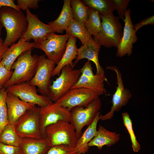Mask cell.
I'll list each match as a JSON object with an SVG mask.
<instances>
[{
    "instance_id": "cell-17",
    "label": "cell",
    "mask_w": 154,
    "mask_h": 154,
    "mask_svg": "<svg viewBox=\"0 0 154 154\" xmlns=\"http://www.w3.org/2000/svg\"><path fill=\"white\" fill-rule=\"evenodd\" d=\"M6 102L9 123L13 124L27 111L36 106L24 102L17 96L8 92L6 97Z\"/></svg>"
},
{
    "instance_id": "cell-33",
    "label": "cell",
    "mask_w": 154,
    "mask_h": 154,
    "mask_svg": "<svg viewBox=\"0 0 154 154\" xmlns=\"http://www.w3.org/2000/svg\"><path fill=\"white\" fill-rule=\"evenodd\" d=\"M115 10H116L118 18L123 20L125 18V11L127 9L130 0H113Z\"/></svg>"
},
{
    "instance_id": "cell-32",
    "label": "cell",
    "mask_w": 154,
    "mask_h": 154,
    "mask_svg": "<svg viewBox=\"0 0 154 154\" xmlns=\"http://www.w3.org/2000/svg\"><path fill=\"white\" fill-rule=\"evenodd\" d=\"M46 154H80L74 148L65 145L51 147Z\"/></svg>"
},
{
    "instance_id": "cell-34",
    "label": "cell",
    "mask_w": 154,
    "mask_h": 154,
    "mask_svg": "<svg viewBox=\"0 0 154 154\" xmlns=\"http://www.w3.org/2000/svg\"><path fill=\"white\" fill-rule=\"evenodd\" d=\"M13 71L7 69L0 62V87H3L12 74Z\"/></svg>"
},
{
    "instance_id": "cell-39",
    "label": "cell",
    "mask_w": 154,
    "mask_h": 154,
    "mask_svg": "<svg viewBox=\"0 0 154 154\" xmlns=\"http://www.w3.org/2000/svg\"><path fill=\"white\" fill-rule=\"evenodd\" d=\"M3 7H6L13 8L20 11L17 5L14 3L13 0H0V9Z\"/></svg>"
},
{
    "instance_id": "cell-3",
    "label": "cell",
    "mask_w": 154,
    "mask_h": 154,
    "mask_svg": "<svg viewBox=\"0 0 154 154\" xmlns=\"http://www.w3.org/2000/svg\"><path fill=\"white\" fill-rule=\"evenodd\" d=\"M102 20L100 32L93 39L101 46L117 48L123 36V27L118 17L113 13L100 15Z\"/></svg>"
},
{
    "instance_id": "cell-11",
    "label": "cell",
    "mask_w": 154,
    "mask_h": 154,
    "mask_svg": "<svg viewBox=\"0 0 154 154\" xmlns=\"http://www.w3.org/2000/svg\"><path fill=\"white\" fill-rule=\"evenodd\" d=\"M6 88L8 92L17 96L22 101L39 107L45 106L53 102L48 96L38 94L36 87L29 82L13 85Z\"/></svg>"
},
{
    "instance_id": "cell-37",
    "label": "cell",
    "mask_w": 154,
    "mask_h": 154,
    "mask_svg": "<svg viewBox=\"0 0 154 154\" xmlns=\"http://www.w3.org/2000/svg\"><path fill=\"white\" fill-rule=\"evenodd\" d=\"M80 69L81 75L90 77H92L95 75L93 72L92 64L89 60L85 62Z\"/></svg>"
},
{
    "instance_id": "cell-23",
    "label": "cell",
    "mask_w": 154,
    "mask_h": 154,
    "mask_svg": "<svg viewBox=\"0 0 154 154\" xmlns=\"http://www.w3.org/2000/svg\"><path fill=\"white\" fill-rule=\"evenodd\" d=\"M73 16L70 5V0H64L61 13L55 20L48 23L53 32L62 33L67 29Z\"/></svg>"
},
{
    "instance_id": "cell-5",
    "label": "cell",
    "mask_w": 154,
    "mask_h": 154,
    "mask_svg": "<svg viewBox=\"0 0 154 154\" xmlns=\"http://www.w3.org/2000/svg\"><path fill=\"white\" fill-rule=\"evenodd\" d=\"M102 106L99 97L91 102L86 107L77 106L70 111V123L74 127L77 139L82 134V130L86 126H88L93 121Z\"/></svg>"
},
{
    "instance_id": "cell-36",
    "label": "cell",
    "mask_w": 154,
    "mask_h": 154,
    "mask_svg": "<svg viewBox=\"0 0 154 154\" xmlns=\"http://www.w3.org/2000/svg\"><path fill=\"white\" fill-rule=\"evenodd\" d=\"M0 154H20V153L19 147L0 142Z\"/></svg>"
},
{
    "instance_id": "cell-15",
    "label": "cell",
    "mask_w": 154,
    "mask_h": 154,
    "mask_svg": "<svg viewBox=\"0 0 154 154\" xmlns=\"http://www.w3.org/2000/svg\"><path fill=\"white\" fill-rule=\"evenodd\" d=\"M131 10L128 9L125 11L124 22L123 36L117 47L116 55L122 57L132 54L133 44L136 42L137 37L133 27L131 17Z\"/></svg>"
},
{
    "instance_id": "cell-8",
    "label": "cell",
    "mask_w": 154,
    "mask_h": 154,
    "mask_svg": "<svg viewBox=\"0 0 154 154\" xmlns=\"http://www.w3.org/2000/svg\"><path fill=\"white\" fill-rule=\"evenodd\" d=\"M55 64L45 55L39 56L35 74L29 83L37 87V91L42 95L48 96Z\"/></svg>"
},
{
    "instance_id": "cell-6",
    "label": "cell",
    "mask_w": 154,
    "mask_h": 154,
    "mask_svg": "<svg viewBox=\"0 0 154 154\" xmlns=\"http://www.w3.org/2000/svg\"><path fill=\"white\" fill-rule=\"evenodd\" d=\"M80 75V69H73L70 65L64 66L50 85L48 96L53 102L56 101L71 89Z\"/></svg>"
},
{
    "instance_id": "cell-26",
    "label": "cell",
    "mask_w": 154,
    "mask_h": 154,
    "mask_svg": "<svg viewBox=\"0 0 154 154\" xmlns=\"http://www.w3.org/2000/svg\"><path fill=\"white\" fill-rule=\"evenodd\" d=\"M88 7L98 12L100 15L113 13L115 8L113 0H83Z\"/></svg>"
},
{
    "instance_id": "cell-9",
    "label": "cell",
    "mask_w": 154,
    "mask_h": 154,
    "mask_svg": "<svg viewBox=\"0 0 154 154\" xmlns=\"http://www.w3.org/2000/svg\"><path fill=\"white\" fill-rule=\"evenodd\" d=\"M69 36L66 34L59 35L54 33L49 35L43 41L35 44V48L42 50L47 58L57 64L65 51Z\"/></svg>"
},
{
    "instance_id": "cell-18",
    "label": "cell",
    "mask_w": 154,
    "mask_h": 154,
    "mask_svg": "<svg viewBox=\"0 0 154 154\" xmlns=\"http://www.w3.org/2000/svg\"><path fill=\"white\" fill-rule=\"evenodd\" d=\"M35 42H27L21 38L9 47L4 54L1 62L7 69L11 70L12 66L17 58L25 51L35 48Z\"/></svg>"
},
{
    "instance_id": "cell-16",
    "label": "cell",
    "mask_w": 154,
    "mask_h": 154,
    "mask_svg": "<svg viewBox=\"0 0 154 154\" xmlns=\"http://www.w3.org/2000/svg\"><path fill=\"white\" fill-rule=\"evenodd\" d=\"M101 46L95 41L92 38L78 48L77 57L73 63V68L80 60L86 58L95 64L96 74L105 73L103 68L100 64L98 55Z\"/></svg>"
},
{
    "instance_id": "cell-21",
    "label": "cell",
    "mask_w": 154,
    "mask_h": 154,
    "mask_svg": "<svg viewBox=\"0 0 154 154\" xmlns=\"http://www.w3.org/2000/svg\"><path fill=\"white\" fill-rule=\"evenodd\" d=\"M119 139V133L110 131L100 125L96 135L88 143V146H96L101 150L104 146L110 147L118 141Z\"/></svg>"
},
{
    "instance_id": "cell-12",
    "label": "cell",
    "mask_w": 154,
    "mask_h": 154,
    "mask_svg": "<svg viewBox=\"0 0 154 154\" xmlns=\"http://www.w3.org/2000/svg\"><path fill=\"white\" fill-rule=\"evenodd\" d=\"M107 69L114 71L116 73L117 86L112 99V105L110 111L105 114H100V119L104 121L111 119L115 112H119L128 102L131 97L130 90L124 88L121 72L116 66H109Z\"/></svg>"
},
{
    "instance_id": "cell-28",
    "label": "cell",
    "mask_w": 154,
    "mask_h": 154,
    "mask_svg": "<svg viewBox=\"0 0 154 154\" xmlns=\"http://www.w3.org/2000/svg\"><path fill=\"white\" fill-rule=\"evenodd\" d=\"M100 15L97 11L90 8L88 18L85 23V26L91 35L95 36L102 30Z\"/></svg>"
},
{
    "instance_id": "cell-13",
    "label": "cell",
    "mask_w": 154,
    "mask_h": 154,
    "mask_svg": "<svg viewBox=\"0 0 154 154\" xmlns=\"http://www.w3.org/2000/svg\"><path fill=\"white\" fill-rule=\"evenodd\" d=\"M99 96L96 92L86 88H74L56 102L70 111L76 107H86Z\"/></svg>"
},
{
    "instance_id": "cell-29",
    "label": "cell",
    "mask_w": 154,
    "mask_h": 154,
    "mask_svg": "<svg viewBox=\"0 0 154 154\" xmlns=\"http://www.w3.org/2000/svg\"><path fill=\"white\" fill-rule=\"evenodd\" d=\"M70 5L73 19L84 24L88 18L90 8L80 0H70Z\"/></svg>"
},
{
    "instance_id": "cell-25",
    "label": "cell",
    "mask_w": 154,
    "mask_h": 154,
    "mask_svg": "<svg viewBox=\"0 0 154 154\" xmlns=\"http://www.w3.org/2000/svg\"><path fill=\"white\" fill-rule=\"evenodd\" d=\"M65 31L66 34L69 36L78 38L80 40L82 45L84 44L92 38L85 25L80 23L74 19Z\"/></svg>"
},
{
    "instance_id": "cell-19",
    "label": "cell",
    "mask_w": 154,
    "mask_h": 154,
    "mask_svg": "<svg viewBox=\"0 0 154 154\" xmlns=\"http://www.w3.org/2000/svg\"><path fill=\"white\" fill-rule=\"evenodd\" d=\"M104 74H96L94 76L91 77L81 74L78 81L72 88H83L95 92L100 96L104 94L107 91L104 82H107Z\"/></svg>"
},
{
    "instance_id": "cell-2",
    "label": "cell",
    "mask_w": 154,
    "mask_h": 154,
    "mask_svg": "<svg viewBox=\"0 0 154 154\" xmlns=\"http://www.w3.org/2000/svg\"><path fill=\"white\" fill-rule=\"evenodd\" d=\"M32 49L22 53L13 64L12 76L4 86L7 87L15 84L29 82L33 77L36 71L39 56L32 54Z\"/></svg>"
},
{
    "instance_id": "cell-38",
    "label": "cell",
    "mask_w": 154,
    "mask_h": 154,
    "mask_svg": "<svg viewBox=\"0 0 154 154\" xmlns=\"http://www.w3.org/2000/svg\"><path fill=\"white\" fill-rule=\"evenodd\" d=\"M154 24V16L152 15L147 17L134 25L133 27L135 31L136 32L140 28L148 25H153Z\"/></svg>"
},
{
    "instance_id": "cell-27",
    "label": "cell",
    "mask_w": 154,
    "mask_h": 154,
    "mask_svg": "<svg viewBox=\"0 0 154 154\" xmlns=\"http://www.w3.org/2000/svg\"><path fill=\"white\" fill-rule=\"evenodd\" d=\"M21 139L17 133L13 124H7L0 133V142L5 145L19 147Z\"/></svg>"
},
{
    "instance_id": "cell-7",
    "label": "cell",
    "mask_w": 154,
    "mask_h": 154,
    "mask_svg": "<svg viewBox=\"0 0 154 154\" xmlns=\"http://www.w3.org/2000/svg\"><path fill=\"white\" fill-rule=\"evenodd\" d=\"M39 108L35 106L28 110L14 124L16 132L21 138H42L40 130Z\"/></svg>"
},
{
    "instance_id": "cell-24",
    "label": "cell",
    "mask_w": 154,
    "mask_h": 154,
    "mask_svg": "<svg viewBox=\"0 0 154 154\" xmlns=\"http://www.w3.org/2000/svg\"><path fill=\"white\" fill-rule=\"evenodd\" d=\"M100 114L99 111L93 122L88 126L80 137L77 139L74 148L76 152L79 154H84L88 151L90 147L88 144L96 135L97 125L100 120Z\"/></svg>"
},
{
    "instance_id": "cell-4",
    "label": "cell",
    "mask_w": 154,
    "mask_h": 154,
    "mask_svg": "<svg viewBox=\"0 0 154 154\" xmlns=\"http://www.w3.org/2000/svg\"><path fill=\"white\" fill-rule=\"evenodd\" d=\"M44 138L50 147L65 145L74 148L77 140L73 126L70 122L63 120L46 127Z\"/></svg>"
},
{
    "instance_id": "cell-1",
    "label": "cell",
    "mask_w": 154,
    "mask_h": 154,
    "mask_svg": "<svg viewBox=\"0 0 154 154\" xmlns=\"http://www.w3.org/2000/svg\"><path fill=\"white\" fill-rule=\"evenodd\" d=\"M0 22L6 32L3 44L8 47L22 37L28 26L23 11L8 7L0 9Z\"/></svg>"
},
{
    "instance_id": "cell-22",
    "label": "cell",
    "mask_w": 154,
    "mask_h": 154,
    "mask_svg": "<svg viewBox=\"0 0 154 154\" xmlns=\"http://www.w3.org/2000/svg\"><path fill=\"white\" fill-rule=\"evenodd\" d=\"M76 38L69 36L64 53L60 61L55 67L52 76H59L62 69L64 66L70 65L73 68V60L76 59L78 48L76 44Z\"/></svg>"
},
{
    "instance_id": "cell-35",
    "label": "cell",
    "mask_w": 154,
    "mask_h": 154,
    "mask_svg": "<svg viewBox=\"0 0 154 154\" xmlns=\"http://www.w3.org/2000/svg\"><path fill=\"white\" fill-rule=\"evenodd\" d=\"M17 5L19 8L24 11L27 9H37L38 7V0H17Z\"/></svg>"
},
{
    "instance_id": "cell-20",
    "label": "cell",
    "mask_w": 154,
    "mask_h": 154,
    "mask_svg": "<svg viewBox=\"0 0 154 154\" xmlns=\"http://www.w3.org/2000/svg\"><path fill=\"white\" fill-rule=\"evenodd\" d=\"M19 147L20 154H46L51 147L42 138H21Z\"/></svg>"
},
{
    "instance_id": "cell-10",
    "label": "cell",
    "mask_w": 154,
    "mask_h": 154,
    "mask_svg": "<svg viewBox=\"0 0 154 154\" xmlns=\"http://www.w3.org/2000/svg\"><path fill=\"white\" fill-rule=\"evenodd\" d=\"M40 130L42 138H44V131L48 125L60 120L70 122V111L55 102L46 106L39 107Z\"/></svg>"
},
{
    "instance_id": "cell-41",
    "label": "cell",
    "mask_w": 154,
    "mask_h": 154,
    "mask_svg": "<svg viewBox=\"0 0 154 154\" xmlns=\"http://www.w3.org/2000/svg\"><path fill=\"white\" fill-rule=\"evenodd\" d=\"M2 27H3V26L2 24H1V23L0 22V37L1 34V32L2 29Z\"/></svg>"
},
{
    "instance_id": "cell-31",
    "label": "cell",
    "mask_w": 154,
    "mask_h": 154,
    "mask_svg": "<svg viewBox=\"0 0 154 154\" xmlns=\"http://www.w3.org/2000/svg\"><path fill=\"white\" fill-rule=\"evenodd\" d=\"M122 117L124 126L127 129L130 137L133 151L138 152L140 149V146L137 141L133 127L132 121L129 114L127 112L122 113Z\"/></svg>"
},
{
    "instance_id": "cell-14",
    "label": "cell",
    "mask_w": 154,
    "mask_h": 154,
    "mask_svg": "<svg viewBox=\"0 0 154 154\" xmlns=\"http://www.w3.org/2000/svg\"><path fill=\"white\" fill-rule=\"evenodd\" d=\"M25 11L28 26L26 32L21 38L24 40L29 42L33 39L34 42L37 44L43 41L49 35L54 33L49 25L41 21L29 9H27Z\"/></svg>"
},
{
    "instance_id": "cell-40",
    "label": "cell",
    "mask_w": 154,
    "mask_h": 154,
    "mask_svg": "<svg viewBox=\"0 0 154 154\" xmlns=\"http://www.w3.org/2000/svg\"><path fill=\"white\" fill-rule=\"evenodd\" d=\"M9 47L3 44V41L0 37V62L2 60L3 55Z\"/></svg>"
},
{
    "instance_id": "cell-30",
    "label": "cell",
    "mask_w": 154,
    "mask_h": 154,
    "mask_svg": "<svg viewBox=\"0 0 154 154\" xmlns=\"http://www.w3.org/2000/svg\"><path fill=\"white\" fill-rule=\"evenodd\" d=\"M8 93L7 88L0 87V133L4 127L9 123L6 98Z\"/></svg>"
}]
</instances>
